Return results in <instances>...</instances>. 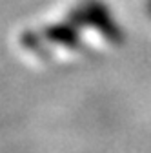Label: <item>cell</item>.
Wrapping results in <instances>:
<instances>
[{
    "label": "cell",
    "mask_w": 151,
    "mask_h": 153,
    "mask_svg": "<svg viewBox=\"0 0 151 153\" xmlns=\"http://www.w3.org/2000/svg\"><path fill=\"white\" fill-rule=\"evenodd\" d=\"M84 29L69 16L46 24L38 29H27L20 35V46L35 56H47L55 49L75 51L82 46Z\"/></svg>",
    "instance_id": "6da1fadb"
},
{
    "label": "cell",
    "mask_w": 151,
    "mask_h": 153,
    "mask_svg": "<svg viewBox=\"0 0 151 153\" xmlns=\"http://www.w3.org/2000/svg\"><path fill=\"white\" fill-rule=\"evenodd\" d=\"M67 16L77 22L84 31H97L106 42L113 46H120L126 40L124 27L104 0H78L67 11Z\"/></svg>",
    "instance_id": "7a4b0ae2"
},
{
    "label": "cell",
    "mask_w": 151,
    "mask_h": 153,
    "mask_svg": "<svg viewBox=\"0 0 151 153\" xmlns=\"http://www.w3.org/2000/svg\"><path fill=\"white\" fill-rule=\"evenodd\" d=\"M146 11H147V15L151 16V0H147V4H146Z\"/></svg>",
    "instance_id": "3957f363"
}]
</instances>
